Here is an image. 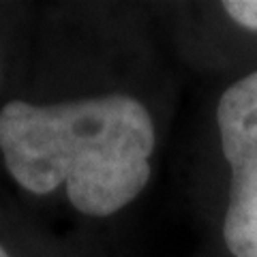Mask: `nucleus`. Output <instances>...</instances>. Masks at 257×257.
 I'll return each instance as SVG.
<instances>
[{"mask_svg":"<svg viewBox=\"0 0 257 257\" xmlns=\"http://www.w3.org/2000/svg\"><path fill=\"white\" fill-rule=\"evenodd\" d=\"M155 142L150 111L122 92L0 109V152L13 180L35 195L64 184L88 216H109L140 197Z\"/></svg>","mask_w":257,"mask_h":257,"instance_id":"f257e3e1","label":"nucleus"},{"mask_svg":"<svg viewBox=\"0 0 257 257\" xmlns=\"http://www.w3.org/2000/svg\"><path fill=\"white\" fill-rule=\"evenodd\" d=\"M0 257H11L9 253H7V248H5L3 244H0Z\"/></svg>","mask_w":257,"mask_h":257,"instance_id":"20e7f679","label":"nucleus"},{"mask_svg":"<svg viewBox=\"0 0 257 257\" xmlns=\"http://www.w3.org/2000/svg\"><path fill=\"white\" fill-rule=\"evenodd\" d=\"M223 9L238 26L257 30V0H227L223 3Z\"/></svg>","mask_w":257,"mask_h":257,"instance_id":"7ed1b4c3","label":"nucleus"},{"mask_svg":"<svg viewBox=\"0 0 257 257\" xmlns=\"http://www.w3.org/2000/svg\"><path fill=\"white\" fill-rule=\"evenodd\" d=\"M216 124L231 170L223 238L234 257H257V71L221 94Z\"/></svg>","mask_w":257,"mask_h":257,"instance_id":"f03ea898","label":"nucleus"}]
</instances>
